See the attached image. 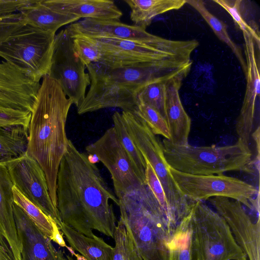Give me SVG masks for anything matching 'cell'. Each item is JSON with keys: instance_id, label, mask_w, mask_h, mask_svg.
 Segmentation results:
<instances>
[{"instance_id": "obj_18", "label": "cell", "mask_w": 260, "mask_h": 260, "mask_svg": "<svg viewBox=\"0 0 260 260\" xmlns=\"http://www.w3.org/2000/svg\"><path fill=\"white\" fill-rule=\"evenodd\" d=\"M189 72H184L169 79L166 84V120L170 135L169 141L176 145L184 146L188 144L191 119L183 108L179 90L183 79Z\"/></svg>"}, {"instance_id": "obj_24", "label": "cell", "mask_w": 260, "mask_h": 260, "mask_svg": "<svg viewBox=\"0 0 260 260\" xmlns=\"http://www.w3.org/2000/svg\"><path fill=\"white\" fill-rule=\"evenodd\" d=\"M28 128L21 125L0 127V161H5L26 153Z\"/></svg>"}, {"instance_id": "obj_21", "label": "cell", "mask_w": 260, "mask_h": 260, "mask_svg": "<svg viewBox=\"0 0 260 260\" xmlns=\"http://www.w3.org/2000/svg\"><path fill=\"white\" fill-rule=\"evenodd\" d=\"M19 13L22 15L27 24L53 34L62 26L80 19L75 15L55 10L46 0H37L34 4L23 7Z\"/></svg>"}, {"instance_id": "obj_30", "label": "cell", "mask_w": 260, "mask_h": 260, "mask_svg": "<svg viewBox=\"0 0 260 260\" xmlns=\"http://www.w3.org/2000/svg\"><path fill=\"white\" fill-rule=\"evenodd\" d=\"M146 164L145 176L146 183L157 200L168 224L169 230L171 234H172L175 228L172 222L169 207L164 190L149 163L146 161Z\"/></svg>"}, {"instance_id": "obj_36", "label": "cell", "mask_w": 260, "mask_h": 260, "mask_svg": "<svg viewBox=\"0 0 260 260\" xmlns=\"http://www.w3.org/2000/svg\"><path fill=\"white\" fill-rule=\"evenodd\" d=\"M30 118L31 114L17 116L0 112V127L21 125L28 129Z\"/></svg>"}, {"instance_id": "obj_15", "label": "cell", "mask_w": 260, "mask_h": 260, "mask_svg": "<svg viewBox=\"0 0 260 260\" xmlns=\"http://www.w3.org/2000/svg\"><path fill=\"white\" fill-rule=\"evenodd\" d=\"M66 29L72 37L113 38L151 45L164 44L171 40L151 34L145 28L115 20L86 18L70 24Z\"/></svg>"}, {"instance_id": "obj_2", "label": "cell", "mask_w": 260, "mask_h": 260, "mask_svg": "<svg viewBox=\"0 0 260 260\" xmlns=\"http://www.w3.org/2000/svg\"><path fill=\"white\" fill-rule=\"evenodd\" d=\"M42 79L31 112L26 153L43 170L51 199L57 208V175L67 150L66 124L73 103L57 81L48 75Z\"/></svg>"}, {"instance_id": "obj_31", "label": "cell", "mask_w": 260, "mask_h": 260, "mask_svg": "<svg viewBox=\"0 0 260 260\" xmlns=\"http://www.w3.org/2000/svg\"><path fill=\"white\" fill-rule=\"evenodd\" d=\"M133 111L145 121L155 135L170 139L166 120L157 111L147 105L138 103Z\"/></svg>"}, {"instance_id": "obj_23", "label": "cell", "mask_w": 260, "mask_h": 260, "mask_svg": "<svg viewBox=\"0 0 260 260\" xmlns=\"http://www.w3.org/2000/svg\"><path fill=\"white\" fill-rule=\"evenodd\" d=\"M131 9L130 18L135 25L146 28L155 16L178 10L186 0H124Z\"/></svg>"}, {"instance_id": "obj_9", "label": "cell", "mask_w": 260, "mask_h": 260, "mask_svg": "<svg viewBox=\"0 0 260 260\" xmlns=\"http://www.w3.org/2000/svg\"><path fill=\"white\" fill-rule=\"evenodd\" d=\"M190 214L204 260H247L226 222L216 211L198 201Z\"/></svg>"}, {"instance_id": "obj_35", "label": "cell", "mask_w": 260, "mask_h": 260, "mask_svg": "<svg viewBox=\"0 0 260 260\" xmlns=\"http://www.w3.org/2000/svg\"><path fill=\"white\" fill-rule=\"evenodd\" d=\"M37 0H0V18L16 13L24 7L34 4Z\"/></svg>"}, {"instance_id": "obj_34", "label": "cell", "mask_w": 260, "mask_h": 260, "mask_svg": "<svg viewBox=\"0 0 260 260\" xmlns=\"http://www.w3.org/2000/svg\"><path fill=\"white\" fill-rule=\"evenodd\" d=\"M26 23L20 13L0 18V44Z\"/></svg>"}, {"instance_id": "obj_10", "label": "cell", "mask_w": 260, "mask_h": 260, "mask_svg": "<svg viewBox=\"0 0 260 260\" xmlns=\"http://www.w3.org/2000/svg\"><path fill=\"white\" fill-rule=\"evenodd\" d=\"M73 38L65 28L55 35L49 76L57 81L63 92L77 107L90 85L86 66L76 56Z\"/></svg>"}, {"instance_id": "obj_4", "label": "cell", "mask_w": 260, "mask_h": 260, "mask_svg": "<svg viewBox=\"0 0 260 260\" xmlns=\"http://www.w3.org/2000/svg\"><path fill=\"white\" fill-rule=\"evenodd\" d=\"M162 144L169 166L182 173L211 175L228 171L254 172L252 153L240 139L234 144L220 147L176 145L166 139Z\"/></svg>"}, {"instance_id": "obj_7", "label": "cell", "mask_w": 260, "mask_h": 260, "mask_svg": "<svg viewBox=\"0 0 260 260\" xmlns=\"http://www.w3.org/2000/svg\"><path fill=\"white\" fill-rule=\"evenodd\" d=\"M145 187L118 199L120 217L128 225L143 260H168L172 235L143 203L142 193Z\"/></svg>"}, {"instance_id": "obj_17", "label": "cell", "mask_w": 260, "mask_h": 260, "mask_svg": "<svg viewBox=\"0 0 260 260\" xmlns=\"http://www.w3.org/2000/svg\"><path fill=\"white\" fill-rule=\"evenodd\" d=\"M13 213L21 244V260H58L52 241L32 223L14 202Z\"/></svg>"}, {"instance_id": "obj_26", "label": "cell", "mask_w": 260, "mask_h": 260, "mask_svg": "<svg viewBox=\"0 0 260 260\" xmlns=\"http://www.w3.org/2000/svg\"><path fill=\"white\" fill-rule=\"evenodd\" d=\"M14 202L25 213L35 226L46 237L53 241L59 227L55 221L45 214L24 196L14 185L12 187Z\"/></svg>"}, {"instance_id": "obj_28", "label": "cell", "mask_w": 260, "mask_h": 260, "mask_svg": "<svg viewBox=\"0 0 260 260\" xmlns=\"http://www.w3.org/2000/svg\"><path fill=\"white\" fill-rule=\"evenodd\" d=\"M113 239V260H143L128 225L121 217L116 224Z\"/></svg>"}, {"instance_id": "obj_40", "label": "cell", "mask_w": 260, "mask_h": 260, "mask_svg": "<svg viewBox=\"0 0 260 260\" xmlns=\"http://www.w3.org/2000/svg\"></svg>"}, {"instance_id": "obj_38", "label": "cell", "mask_w": 260, "mask_h": 260, "mask_svg": "<svg viewBox=\"0 0 260 260\" xmlns=\"http://www.w3.org/2000/svg\"><path fill=\"white\" fill-rule=\"evenodd\" d=\"M0 260H14L6 249L0 244Z\"/></svg>"}, {"instance_id": "obj_3", "label": "cell", "mask_w": 260, "mask_h": 260, "mask_svg": "<svg viewBox=\"0 0 260 260\" xmlns=\"http://www.w3.org/2000/svg\"><path fill=\"white\" fill-rule=\"evenodd\" d=\"M191 65L140 63L111 67L100 62L92 63L86 67L90 87L77 107V113L82 115L112 107L133 111L138 105V94L143 87L152 82L171 79L190 71Z\"/></svg>"}, {"instance_id": "obj_32", "label": "cell", "mask_w": 260, "mask_h": 260, "mask_svg": "<svg viewBox=\"0 0 260 260\" xmlns=\"http://www.w3.org/2000/svg\"><path fill=\"white\" fill-rule=\"evenodd\" d=\"M216 3L232 17L236 25L242 31L251 35L258 44L260 45V38L259 32H257L252 26L248 24L242 17L241 12V0H214Z\"/></svg>"}, {"instance_id": "obj_8", "label": "cell", "mask_w": 260, "mask_h": 260, "mask_svg": "<svg viewBox=\"0 0 260 260\" xmlns=\"http://www.w3.org/2000/svg\"><path fill=\"white\" fill-rule=\"evenodd\" d=\"M170 171L181 192L192 203L222 197L237 201L259 214V190L251 184L223 174L191 175L171 167Z\"/></svg>"}, {"instance_id": "obj_12", "label": "cell", "mask_w": 260, "mask_h": 260, "mask_svg": "<svg viewBox=\"0 0 260 260\" xmlns=\"http://www.w3.org/2000/svg\"><path fill=\"white\" fill-rule=\"evenodd\" d=\"M5 162L13 185L59 227L62 221L51 199L45 174L38 162L26 153Z\"/></svg>"}, {"instance_id": "obj_11", "label": "cell", "mask_w": 260, "mask_h": 260, "mask_svg": "<svg viewBox=\"0 0 260 260\" xmlns=\"http://www.w3.org/2000/svg\"><path fill=\"white\" fill-rule=\"evenodd\" d=\"M85 150L95 156L109 171L118 199L147 185L137 175L113 126L86 146Z\"/></svg>"}, {"instance_id": "obj_16", "label": "cell", "mask_w": 260, "mask_h": 260, "mask_svg": "<svg viewBox=\"0 0 260 260\" xmlns=\"http://www.w3.org/2000/svg\"><path fill=\"white\" fill-rule=\"evenodd\" d=\"M13 184L5 161H0V244L14 260H21V244L15 220Z\"/></svg>"}, {"instance_id": "obj_20", "label": "cell", "mask_w": 260, "mask_h": 260, "mask_svg": "<svg viewBox=\"0 0 260 260\" xmlns=\"http://www.w3.org/2000/svg\"><path fill=\"white\" fill-rule=\"evenodd\" d=\"M168 249V260H204L190 212L172 233Z\"/></svg>"}, {"instance_id": "obj_29", "label": "cell", "mask_w": 260, "mask_h": 260, "mask_svg": "<svg viewBox=\"0 0 260 260\" xmlns=\"http://www.w3.org/2000/svg\"><path fill=\"white\" fill-rule=\"evenodd\" d=\"M169 79H161L148 84L141 89L137 96L138 104L142 103L151 107L165 120V88Z\"/></svg>"}, {"instance_id": "obj_37", "label": "cell", "mask_w": 260, "mask_h": 260, "mask_svg": "<svg viewBox=\"0 0 260 260\" xmlns=\"http://www.w3.org/2000/svg\"><path fill=\"white\" fill-rule=\"evenodd\" d=\"M252 138H253L256 144V150L257 154L255 157L253 158L254 166L257 171L259 174V125H258L255 131L251 134Z\"/></svg>"}, {"instance_id": "obj_5", "label": "cell", "mask_w": 260, "mask_h": 260, "mask_svg": "<svg viewBox=\"0 0 260 260\" xmlns=\"http://www.w3.org/2000/svg\"><path fill=\"white\" fill-rule=\"evenodd\" d=\"M124 123L133 142L148 161L164 190L175 228L190 213L193 205L180 191L165 159L162 142L134 111H122Z\"/></svg>"}, {"instance_id": "obj_22", "label": "cell", "mask_w": 260, "mask_h": 260, "mask_svg": "<svg viewBox=\"0 0 260 260\" xmlns=\"http://www.w3.org/2000/svg\"><path fill=\"white\" fill-rule=\"evenodd\" d=\"M73 250L78 251L86 260H113V247L101 237L86 236L61 222L59 226Z\"/></svg>"}, {"instance_id": "obj_39", "label": "cell", "mask_w": 260, "mask_h": 260, "mask_svg": "<svg viewBox=\"0 0 260 260\" xmlns=\"http://www.w3.org/2000/svg\"><path fill=\"white\" fill-rule=\"evenodd\" d=\"M57 255L58 260H75L72 256L66 254L61 250H57Z\"/></svg>"}, {"instance_id": "obj_1", "label": "cell", "mask_w": 260, "mask_h": 260, "mask_svg": "<svg viewBox=\"0 0 260 260\" xmlns=\"http://www.w3.org/2000/svg\"><path fill=\"white\" fill-rule=\"evenodd\" d=\"M56 192L63 223L88 237H94V230L113 239L117 219L110 201L118 206V199L97 166L70 139L58 168Z\"/></svg>"}, {"instance_id": "obj_19", "label": "cell", "mask_w": 260, "mask_h": 260, "mask_svg": "<svg viewBox=\"0 0 260 260\" xmlns=\"http://www.w3.org/2000/svg\"><path fill=\"white\" fill-rule=\"evenodd\" d=\"M55 10L65 14L83 18L119 20L122 12L113 1L46 0Z\"/></svg>"}, {"instance_id": "obj_13", "label": "cell", "mask_w": 260, "mask_h": 260, "mask_svg": "<svg viewBox=\"0 0 260 260\" xmlns=\"http://www.w3.org/2000/svg\"><path fill=\"white\" fill-rule=\"evenodd\" d=\"M208 200L225 220L235 241L249 260H260L259 218L252 219L237 201L222 197Z\"/></svg>"}, {"instance_id": "obj_6", "label": "cell", "mask_w": 260, "mask_h": 260, "mask_svg": "<svg viewBox=\"0 0 260 260\" xmlns=\"http://www.w3.org/2000/svg\"><path fill=\"white\" fill-rule=\"evenodd\" d=\"M55 35L26 23L0 44V57L40 82L50 71Z\"/></svg>"}, {"instance_id": "obj_14", "label": "cell", "mask_w": 260, "mask_h": 260, "mask_svg": "<svg viewBox=\"0 0 260 260\" xmlns=\"http://www.w3.org/2000/svg\"><path fill=\"white\" fill-rule=\"evenodd\" d=\"M244 40V52L247 71L245 75L247 84L245 94L240 114L236 123V131L238 139L249 145L253 122L259 108V49L253 37L242 32Z\"/></svg>"}, {"instance_id": "obj_33", "label": "cell", "mask_w": 260, "mask_h": 260, "mask_svg": "<svg viewBox=\"0 0 260 260\" xmlns=\"http://www.w3.org/2000/svg\"><path fill=\"white\" fill-rule=\"evenodd\" d=\"M73 47L77 57L86 67L99 62L101 55L97 46L87 37L82 36L72 37Z\"/></svg>"}, {"instance_id": "obj_25", "label": "cell", "mask_w": 260, "mask_h": 260, "mask_svg": "<svg viewBox=\"0 0 260 260\" xmlns=\"http://www.w3.org/2000/svg\"><path fill=\"white\" fill-rule=\"evenodd\" d=\"M186 3L199 12L211 27L217 37L230 48L238 59L245 75L247 71L245 59L241 48L230 38L227 30V25L209 11L202 0H186Z\"/></svg>"}, {"instance_id": "obj_27", "label": "cell", "mask_w": 260, "mask_h": 260, "mask_svg": "<svg viewBox=\"0 0 260 260\" xmlns=\"http://www.w3.org/2000/svg\"><path fill=\"white\" fill-rule=\"evenodd\" d=\"M113 127L126 152L138 177L144 184L146 183V161L131 138L121 113L115 112L112 115Z\"/></svg>"}]
</instances>
